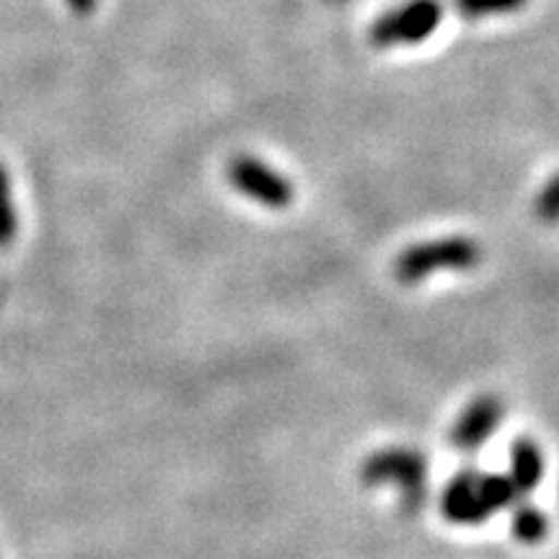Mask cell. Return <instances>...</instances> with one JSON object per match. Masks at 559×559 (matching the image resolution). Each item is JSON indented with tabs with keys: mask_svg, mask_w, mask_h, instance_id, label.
Wrapping results in <instances>:
<instances>
[{
	"mask_svg": "<svg viewBox=\"0 0 559 559\" xmlns=\"http://www.w3.org/2000/svg\"><path fill=\"white\" fill-rule=\"evenodd\" d=\"M521 495L515 492L508 474H479L464 469L453 474L440 498V513L456 526H479L489 515L513 506Z\"/></svg>",
	"mask_w": 559,
	"mask_h": 559,
	"instance_id": "1",
	"label": "cell"
},
{
	"mask_svg": "<svg viewBox=\"0 0 559 559\" xmlns=\"http://www.w3.org/2000/svg\"><path fill=\"white\" fill-rule=\"evenodd\" d=\"M360 481L366 487H396L404 513H419L428 502V459L409 445H391L362 461Z\"/></svg>",
	"mask_w": 559,
	"mask_h": 559,
	"instance_id": "2",
	"label": "cell"
},
{
	"mask_svg": "<svg viewBox=\"0 0 559 559\" xmlns=\"http://www.w3.org/2000/svg\"><path fill=\"white\" fill-rule=\"evenodd\" d=\"M481 260L485 251L479 241L469 236H443L404 249L394 262V277L404 285H415L438 272H469Z\"/></svg>",
	"mask_w": 559,
	"mask_h": 559,
	"instance_id": "3",
	"label": "cell"
},
{
	"mask_svg": "<svg viewBox=\"0 0 559 559\" xmlns=\"http://www.w3.org/2000/svg\"><path fill=\"white\" fill-rule=\"evenodd\" d=\"M443 21V5L440 0H407L389 13H383L370 26L368 39L379 50L389 47H415L438 32Z\"/></svg>",
	"mask_w": 559,
	"mask_h": 559,
	"instance_id": "4",
	"label": "cell"
},
{
	"mask_svg": "<svg viewBox=\"0 0 559 559\" xmlns=\"http://www.w3.org/2000/svg\"><path fill=\"white\" fill-rule=\"evenodd\" d=\"M228 179L243 198L260 202L262 207L285 210L296 200V187L283 174L254 156H236L228 164Z\"/></svg>",
	"mask_w": 559,
	"mask_h": 559,
	"instance_id": "5",
	"label": "cell"
},
{
	"mask_svg": "<svg viewBox=\"0 0 559 559\" xmlns=\"http://www.w3.org/2000/svg\"><path fill=\"white\" fill-rule=\"evenodd\" d=\"M502 419H506V404H502L500 396L481 394L453 423V428L449 430V445L461 453L479 451L495 436Z\"/></svg>",
	"mask_w": 559,
	"mask_h": 559,
	"instance_id": "6",
	"label": "cell"
},
{
	"mask_svg": "<svg viewBox=\"0 0 559 559\" xmlns=\"http://www.w3.org/2000/svg\"><path fill=\"white\" fill-rule=\"evenodd\" d=\"M510 481H513L515 492L531 495L544 479V453L539 443L531 438H521L510 445Z\"/></svg>",
	"mask_w": 559,
	"mask_h": 559,
	"instance_id": "7",
	"label": "cell"
},
{
	"mask_svg": "<svg viewBox=\"0 0 559 559\" xmlns=\"http://www.w3.org/2000/svg\"><path fill=\"white\" fill-rule=\"evenodd\" d=\"M510 534L519 544L536 547L549 536V519L542 508L536 506H519L510 515Z\"/></svg>",
	"mask_w": 559,
	"mask_h": 559,
	"instance_id": "8",
	"label": "cell"
},
{
	"mask_svg": "<svg viewBox=\"0 0 559 559\" xmlns=\"http://www.w3.org/2000/svg\"><path fill=\"white\" fill-rule=\"evenodd\" d=\"M526 5L528 0H453V9H456L466 21L506 16V13L523 11Z\"/></svg>",
	"mask_w": 559,
	"mask_h": 559,
	"instance_id": "9",
	"label": "cell"
},
{
	"mask_svg": "<svg viewBox=\"0 0 559 559\" xmlns=\"http://www.w3.org/2000/svg\"><path fill=\"white\" fill-rule=\"evenodd\" d=\"M534 215L542 223H559V174H555L534 198Z\"/></svg>",
	"mask_w": 559,
	"mask_h": 559,
	"instance_id": "10",
	"label": "cell"
},
{
	"mask_svg": "<svg viewBox=\"0 0 559 559\" xmlns=\"http://www.w3.org/2000/svg\"><path fill=\"white\" fill-rule=\"evenodd\" d=\"M68 5L75 13H91L96 9V0H68Z\"/></svg>",
	"mask_w": 559,
	"mask_h": 559,
	"instance_id": "11",
	"label": "cell"
},
{
	"mask_svg": "<svg viewBox=\"0 0 559 559\" xmlns=\"http://www.w3.org/2000/svg\"><path fill=\"white\" fill-rule=\"evenodd\" d=\"M330 3H342V0H330Z\"/></svg>",
	"mask_w": 559,
	"mask_h": 559,
	"instance_id": "12",
	"label": "cell"
}]
</instances>
